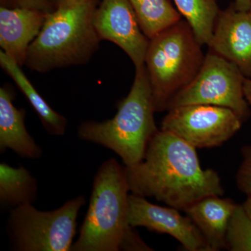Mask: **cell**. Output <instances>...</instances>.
<instances>
[{"instance_id": "cell-1", "label": "cell", "mask_w": 251, "mask_h": 251, "mask_svg": "<svg viewBox=\"0 0 251 251\" xmlns=\"http://www.w3.org/2000/svg\"><path fill=\"white\" fill-rule=\"evenodd\" d=\"M125 167L132 194L154 198L178 210L224 194L217 172L202 169L196 148L166 130L155 134L143 161Z\"/></svg>"}, {"instance_id": "cell-2", "label": "cell", "mask_w": 251, "mask_h": 251, "mask_svg": "<svg viewBox=\"0 0 251 251\" xmlns=\"http://www.w3.org/2000/svg\"><path fill=\"white\" fill-rule=\"evenodd\" d=\"M97 6L98 0H83L48 13L39 35L29 46L25 65L45 74L87 64L101 41L94 25Z\"/></svg>"}, {"instance_id": "cell-3", "label": "cell", "mask_w": 251, "mask_h": 251, "mask_svg": "<svg viewBox=\"0 0 251 251\" xmlns=\"http://www.w3.org/2000/svg\"><path fill=\"white\" fill-rule=\"evenodd\" d=\"M152 93L145 66L135 69L129 93L118 104L111 120L85 121L77 130L80 139L111 150L131 166L143 161L149 144L158 131Z\"/></svg>"}, {"instance_id": "cell-4", "label": "cell", "mask_w": 251, "mask_h": 251, "mask_svg": "<svg viewBox=\"0 0 251 251\" xmlns=\"http://www.w3.org/2000/svg\"><path fill=\"white\" fill-rule=\"evenodd\" d=\"M128 180L125 167L110 158L94 176L90 205L73 251H118L133 230L128 223Z\"/></svg>"}, {"instance_id": "cell-5", "label": "cell", "mask_w": 251, "mask_h": 251, "mask_svg": "<svg viewBox=\"0 0 251 251\" xmlns=\"http://www.w3.org/2000/svg\"><path fill=\"white\" fill-rule=\"evenodd\" d=\"M202 46L186 20L150 39L145 66L156 112L168 110L175 96L198 75L205 58Z\"/></svg>"}, {"instance_id": "cell-6", "label": "cell", "mask_w": 251, "mask_h": 251, "mask_svg": "<svg viewBox=\"0 0 251 251\" xmlns=\"http://www.w3.org/2000/svg\"><path fill=\"white\" fill-rule=\"evenodd\" d=\"M79 196L53 211H41L32 204L14 208L8 219V235L14 251H72L79 211L85 204Z\"/></svg>"}, {"instance_id": "cell-7", "label": "cell", "mask_w": 251, "mask_h": 251, "mask_svg": "<svg viewBox=\"0 0 251 251\" xmlns=\"http://www.w3.org/2000/svg\"><path fill=\"white\" fill-rule=\"evenodd\" d=\"M244 79L235 64L208 51L198 75L175 96L167 110L195 104L217 105L231 109L247 121L251 112L244 97Z\"/></svg>"}, {"instance_id": "cell-8", "label": "cell", "mask_w": 251, "mask_h": 251, "mask_svg": "<svg viewBox=\"0 0 251 251\" xmlns=\"http://www.w3.org/2000/svg\"><path fill=\"white\" fill-rule=\"evenodd\" d=\"M168 111L161 130L196 149L221 146L239 131L244 122L233 110L217 105H181Z\"/></svg>"}, {"instance_id": "cell-9", "label": "cell", "mask_w": 251, "mask_h": 251, "mask_svg": "<svg viewBox=\"0 0 251 251\" xmlns=\"http://www.w3.org/2000/svg\"><path fill=\"white\" fill-rule=\"evenodd\" d=\"M94 25L101 41L120 48L135 69L145 66L150 39L128 0H101L94 12Z\"/></svg>"}, {"instance_id": "cell-10", "label": "cell", "mask_w": 251, "mask_h": 251, "mask_svg": "<svg viewBox=\"0 0 251 251\" xmlns=\"http://www.w3.org/2000/svg\"><path fill=\"white\" fill-rule=\"evenodd\" d=\"M174 207L149 202L146 198L128 196V223L132 227H146L168 234L189 251H211L205 238L189 216H182Z\"/></svg>"}, {"instance_id": "cell-11", "label": "cell", "mask_w": 251, "mask_h": 251, "mask_svg": "<svg viewBox=\"0 0 251 251\" xmlns=\"http://www.w3.org/2000/svg\"><path fill=\"white\" fill-rule=\"evenodd\" d=\"M207 46L251 79V11H240L234 3L220 11Z\"/></svg>"}, {"instance_id": "cell-12", "label": "cell", "mask_w": 251, "mask_h": 251, "mask_svg": "<svg viewBox=\"0 0 251 251\" xmlns=\"http://www.w3.org/2000/svg\"><path fill=\"white\" fill-rule=\"evenodd\" d=\"M48 13L25 7H0V46L5 54L25 65L28 50L39 35Z\"/></svg>"}, {"instance_id": "cell-13", "label": "cell", "mask_w": 251, "mask_h": 251, "mask_svg": "<svg viewBox=\"0 0 251 251\" xmlns=\"http://www.w3.org/2000/svg\"><path fill=\"white\" fill-rule=\"evenodd\" d=\"M15 92L9 85L0 88V152L9 149L18 156L28 159H38L43 155L42 149L28 133L25 123V111L13 103Z\"/></svg>"}, {"instance_id": "cell-14", "label": "cell", "mask_w": 251, "mask_h": 251, "mask_svg": "<svg viewBox=\"0 0 251 251\" xmlns=\"http://www.w3.org/2000/svg\"><path fill=\"white\" fill-rule=\"evenodd\" d=\"M237 204L228 198L211 196L184 211L202 232L211 251L226 249L227 228Z\"/></svg>"}, {"instance_id": "cell-15", "label": "cell", "mask_w": 251, "mask_h": 251, "mask_svg": "<svg viewBox=\"0 0 251 251\" xmlns=\"http://www.w3.org/2000/svg\"><path fill=\"white\" fill-rule=\"evenodd\" d=\"M0 66L29 100L46 131L56 136L65 134L67 119L50 106L23 72L22 67L2 50L0 52Z\"/></svg>"}, {"instance_id": "cell-16", "label": "cell", "mask_w": 251, "mask_h": 251, "mask_svg": "<svg viewBox=\"0 0 251 251\" xmlns=\"http://www.w3.org/2000/svg\"><path fill=\"white\" fill-rule=\"evenodd\" d=\"M37 181L23 166L0 164V204L4 208L32 204L37 198Z\"/></svg>"}, {"instance_id": "cell-17", "label": "cell", "mask_w": 251, "mask_h": 251, "mask_svg": "<svg viewBox=\"0 0 251 251\" xmlns=\"http://www.w3.org/2000/svg\"><path fill=\"white\" fill-rule=\"evenodd\" d=\"M149 39L179 22L181 14L169 0H128Z\"/></svg>"}, {"instance_id": "cell-18", "label": "cell", "mask_w": 251, "mask_h": 251, "mask_svg": "<svg viewBox=\"0 0 251 251\" xmlns=\"http://www.w3.org/2000/svg\"><path fill=\"white\" fill-rule=\"evenodd\" d=\"M177 11L190 25L196 39L208 45L220 12L216 0H173Z\"/></svg>"}, {"instance_id": "cell-19", "label": "cell", "mask_w": 251, "mask_h": 251, "mask_svg": "<svg viewBox=\"0 0 251 251\" xmlns=\"http://www.w3.org/2000/svg\"><path fill=\"white\" fill-rule=\"evenodd\" d=\"M226 249L230 251H251V219L242 204H237L229 221Z\"/></svg>"}, {"instance_id": "cell-20", "label": "cell", "mask_w": 251, "mask_h": 251, "mask_svg": "<svg viewBox=\"0 0 251 251\" xmlns=\"http://www.w3.org/2000/svg\"><path fill=\"white\" fill-rule=\"evenodd\" d=\"M243 161L237 174V187L247 196L251 195V146L242 148Z\"/></svg>"}, {"instance_id": "cell-21", "label": "cell", "mask_w": 251, "mask_h": 251, "mask_svg": "<svg viewBox=\"0 0 251 251\" xmlns=\"http://www.w3.org/2000/svg\"><path fill=\"white\" fill-rule=\"evenodd\" d=\"M31 8L40 10L46 13L53 11L50 0H14V7Z\"/></svg>"}, {"instance_id": "cell-22", "label": "cell", "mask_w": 251, "mask_h": 251, "mask_svg": "<svg viewBox=\"0 0 251 251\" xmlns=\"http://www.w3.org/2000/svg\"><path fill=\"white\" fill-rule=\"evenodd\" d=\"M81 1H83V0H50L54 9L62 7V6L75 4V3Z\"/></svg>"}, {"instance_id": "cell-23", "label": "cell", "mask_w": 251, "mask_h": 251, "mask_svg": "<svg viewBox=\"0 0 251 251\" xmlns=\"http://www.w3.org/2000/svg\"><path fill=\"white\" fill-rule=\"evenodd\" d=\"M244 94L248 103L251 105V79L247 77L244 79Z\"/></svg>"}, {"instance_id": "cell-24", "label": "cell", "mask_w": 251, "mask_h": 251, "mask_svg": "<svg viewBox=\"0 0 251 251\" xmlns=\"http://www.w3.org/2000/svg\"><path fill=\"white\" fill-rule=\"evenodd\" d=\"M237 9L243 11H250L251 0H235L234 2Z\"/></svg>"}, {"instance_id": "cell-25", "label": "cell", "mask_w": 251, "mask_h": 251, "mask_svg": "<svg viewBox=\"0 0 251 251\" xmlns=\"http://www.w3.org/2000/svg\"><path fill=\"white\" fill-rule=\"evenodd\" d=\"M244 210L251 219V195L247 196V201L242 204Z\"/></svg>"}, {"instance_id": "cell-26", "label": "cell", "mask_w": 251, "mask_h": 251, "mask_svg": "<svg viewBox=\"0 0 251 251\" xmlns=\"http://www.w3.org/2000/svg\"><path fill=\"white\" fill-rule=\"evenodd\" d=\"M1 6L6 7H14V0H0Z\"/></svg>"}, {"instance_id": "cell-27", "label": "cell", "mask_w": 251, "mask_h": 251, "mask_svg": "<svg viewBox=\"0 0 251 251\" xmlns=\"http://www.w3.org/2000/svg\"><path fill=\"white\" fill-rule=\"evenodd\" d=\"M250 11H251V9H250Z\"/></svg>"}]
</instances>
